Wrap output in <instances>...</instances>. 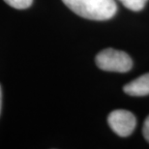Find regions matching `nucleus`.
<instances>
[{
	"label": "nucleus",
	"instance_id": "1",
	"mask_svg": "<svg viewBox=\"0 0 149 149\" xmlns=\"http://www.w3.org/2000/svg\"><path fill=\"white\" fill-rule=\"evenodd\" d=\"M77 16L91 20H107L117 10L115 0H62Z\"/></svg>",
	"mask_w": 149,
	"mask_h": 149
},
{
	"label": "nucleus",
	"instance_id": "2",
	"mask_svg": "<svg viewBox=\"0 0 149 149\" xmlns=\"http://www.w3.org/2000/svg\"><path fill=\"white\" fill-rule=\"evenodd\" d=\"M96 64L103 71L126 73L132 69L133 61L126 52L107 49L97 54Z\"/></svg>",
	"mask_w": 149,
	"mask_h": 149
},
{
	"label": "nucleus",
	"instance_id": "3",
	"mask_svg": "<svg viewBox=\"0 0 149 149\" xmlns=\"http://www.w3.org/2000/svg\"><path fill=\"white\" fill-rule=\"evenodd\" d=\"M108 123L116 135L126 138L135 131L136 120L132 112L125 109H116L109 113Z\"/></svg>",
	"mask_w": 149,
	"mask_h": 149
},
{
	"label": "nucleus",
	"instance_id": "4",
	"mask_svg": "<svg viewBox=\"0 0 149 149\" xmlns=\"http://www.w3.org/2000/svg\"><path fill=\"white\" fill-rule=\"evenodd\" d=\"M124 92L130 96L141 97L149 95V73L142 74L124 86Z\"/></svg>",
	"mask_w": 149,
	"mask_h": 149
},
{
	"label": "nucleus",
	"instance_id": "5",
	"mask_svg": "<svg viewBox=\"0 0 149 149\" xmlns=\"http://www.w3.org/2000/svg\"><path fill=\"white\" fill-rule=\"evenodd\" d=\"M125 7L131 11L139 12L144 8L148 0H119Z\"/></svg>",
	"mask_w": 149,
	"mask_h": 149
},
{
	"label": "nucleus",
	"instance_id": "6",
	"mask_svg": "<svg viewBox=\"0 0 149 149\" xmlns=\"http://www.w3.org/2000/svg\"><path fill=\"white\" fill-rule=\"evenodd\" d=\"M4 1L9 6H11V7L15 9H19V10L27 9L33 3V0H4Z\"/></svg>",
	"mask_w": 149,
	"mask_h": 149
},
{
	"label": "nucleus",
	"instance_id": "7",
	"mask_svg": "<svg viewBox=\"0 0 149 149\" xmlns=\"http://www.w3.org/2000/svg\"><path fill=\"white\" fill-rule=\"evenodd\" d=\"M142 133H143V136L145 139L149 142V116L145 119L144 124H143V128H142Z\"/></svg>",
	"mask_w": 149,
	"mask_h": 149
},
{
	"label": "nucleus",
	"instance_id": "8",
	"mask_svg": "<svg viewBox=\"0 0 149 149\" xmlns=\"http://www.w3.org/2000/svg\"><path fill=\"white\" fill-rule=\"evenodd\" d=\"M1 106H2V91L0 87V112H1Z\"/></svg>",
	"mask_w": 149,
	"mask_h": 149
}]
</instances>
